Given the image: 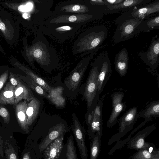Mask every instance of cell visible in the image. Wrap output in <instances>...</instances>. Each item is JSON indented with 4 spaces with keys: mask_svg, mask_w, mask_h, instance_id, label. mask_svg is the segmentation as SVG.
<instances>
[{
    "mask_svg": "<svg viewBox=\"0 0 159 159\" xmlns=\"http://www.w3.org/2000/svg\"><path fill=\"white\" fill-rule=\"evenodd\" d=\"M2 142L1 139L0 138V151H2Z\"/></svg>",
    "mask_w": 159,
    "mask_h": 159,
    "instance_id": "42",
    "label": "cell"
},
{
    "mask_svg": "<svg viewBox=\"0 0 159 159\" xmlns=\"http://www.w3.org/2000/svg\"><path fill=\"white\" fill-rule=\"evenodd\" d=\"M21 69L41 87L48 94H49L54 88L51 87L44 80L31 71L25 68L21 67Z\"/></svg>",
    "mask_w": 159,
    "mask_h": 159,
    "instance_id": "29",
    "label": "cell"
},
{
    "mask_svg": "<svg viewBox=\"0 0 159 159\" xmlns=\"http://www.w3.org/2000/svg\"><path fill=\"white\" fill-rule=\"evenodd\" d=\"M154 0H124L121 3L113 6H107L108 10L112 13H118L120 11H127L134 7L149 3Z\"/></svg>",
    "mask_w": 159,
    "mask_h": 159,
    "instance_id": "19",
    "label": "cell"
},
{
    "mask_svg": "<svg viewBox=\"0 0 159 159\" xmlns=\"http://www.w3.org/2000/svg\"><path fill=\"white\" fill-rule=\"evenodd\" d=\"M0 116L5 123L8 124L10 121V115L7 109L0 105Z\"/></svg>",
    "mask_w": 159,
    "mask_h": 159,
    "instance_id": "32",
    "label": "cell"
},
{
    "mask_svg": "<svg viewBox=\"0 0 159 159\" xmlns=\"http://www.w3.org/2000/svg\"><path fill=\"white\" fill-rule=\"evenodd\" d=\"M18 9L19 11L24 12L30 11L31 10L26 4L25 5L20 6L18 7Z\"/></svg>",
    "mask_w": 159,
    "mask_h": 159,
    "instance_id": "38",
    "label": "cell"
},
{
    "mask_svg": "<svg viewBox=\"0 0 159 159\" xmlns=\"http://www.w3.org/2000/svg\"><path fill=\"white\" fill-rule=\"evenodd\" d=\"M90 4L93 5L98 6H109V5L107 3L105 0H89Z\"/></svg>",
    "mask_w": 159,
    "mask_h": 159,
    "instance_id": "36",
    "label": "cell"
},
{
    "mask_svg": "<svg viewBox=\"0 0 159 159\" xmlns=\"http://www.w3.org/2000/svg\"><path fill=\"white\" fill-rule=\"evenodd\" d=\"M155 128L154 125H152L139 131L129 139L127 142V148L138 151L148 145L149 143L145 142V138Z\"/></svg>",
    "mask_w": 159,
    "mask_h": 159,
    "instance_id": "16",
    "label": "cell"
},
{
    "mask_svg": "<svg viewBox=\"0 0 159 159\" xmlns=\"http://www.w3.org/2000/svg\"><path fill=\"white\" fill-rule=\"evenodd\" d=\"M141 59L147 66L149 71L154 72L159 63V37L157 35L152 38L149 47L146 51L139 52Z\"/></svg>",
    "mask_w": 159,
    "mask_h": 159,
    "instance_id": "10",
    "label": "cell"
},
{
    "mask_svg": "<svg viewBox=\"0 0 159 159\" xmlns=\"http://www.w3.org/2000/svg\"><path fill=\"white\" fill-rule=\"evenodd\" d=\"M130 10L126 11L116 20L115 24L118 25L112 37L113 42L118 43L132 38L140 33L137 27L141 21L137 18L132 17Z\"/></svg>",
    "mask_w": 159,
    "mask_h": 159,
    "instance_id": "3",
    "label": "cell"
},
{
    "mask_svg": "<svg viewBox=\"0 0 159 159\" xmlns=\"http://www.w3.org/2000/svg\"><path fill=\"white\" fill-rule=\"evenodd\" d=\"M23 17L25 19H27L29 17V16L28 14L24 13L23 14Z\"/></svg>",
    "mask_w": 159,
    "mask_h": 159,
    "instance_id": "41",
    "label": "cell"
},
{
    "mask_svg": "<svg viewBox=\"0 0 159 159\" xmlns=\"http://www.w3.org/2000/svg\"><path fill=\"white\" fill-rule=\"evenodd\" d=\"M103 53L104 52H101L94 61L91 63V68L85 85L83 97L86 102L87 110H93L99 100L97 97V79Z\"/></svg>",
    "mask_w": 159,
    "mask_h": 159,
    "instance_id": "2",
    "label": "cell"
},
{
    "mask_svg": "<svg viewBox=\"0 0 159 159\" xmlns=\"http://www.w3.org/2000/svg\"><path fill=\"white\" fill-rule=\"evenodd\" d=\"M66 131L65 125L61 123L51 127L48 135L39 146L40 152L44 150L51 142L63 134Z\"/></svg>",
    "mask_w": 159,
    "mask_h": 159,
    "instance_id": "18",
    "label": "cell"
},
{
    "mask_svg": "<svg viewBox=\"0 0 159 159\" xmlns=\"http://www.w3.org/2000/svg\"><path fill=\"white\" fill-rule=\"evenodd\" d=\"M54 14H84L93 16L97 20L94 6L89 0L65 1L60 2L52 12Z\"/></svg>",
    "mask_w": 159,
    "mask_h": 159,
    "instance_id": "4",
    "label": "cell"
},
{
    "mask_svg": "<svg viewBox=\"0 0 159 159\" xmlns=\"http://www.w3.org/2000/svg\"><path fill=\"white\" fill-rule=\"evenodd\" d=\"M40 105V101L35 97L28 103L26 114L28 126L31 125L37 118L39 113Z\"/></svg>",
    "mask_w": 159,
    "mask_h": 159,
    "instance_id": "25",
    "label": "cell"
},
{
    "mask_svg": "<svg viewBox=\"0 0 159 159\" xmlns=\"http://www.w3.org/2000/svg\"><path fill=\"white\" fill-rule=\"evenodd\" d=\"M151 159H159V156H156V157H153V158H152Z\"/></svg>",
    "mask_w": 159,
    "mask_h": 159,
    "instance_id": "43",
    "label": "cell"
},
{
    "mask_svg": "<svg viewBox=\"0 0 159 159\" xmlns=\"http://www.w3.org/2000/svg\"><path fill=\"white\" fill-rule=\"evenodd\" d=\"M139 32H148L154 29L159 30V16L142 20L137 27Z\"/></svg>",
    "mask_w": 159,
    "mask_h": 159,
    "instance_id": "27",
    "label": "cell"
},
{
    "mask_svg": "<svg viewBox=\"0 0 159 159\" xmlns=\"http://www.w3.org/2000/svg\"><path fill=\"white\" fill-rule=\"evenodd\" d=\"M139 116L138 108L133 107L126 112L119 119L118 132L112 136L108 143V145L118 141L133 127Z\"/></svg>",
    "mask_w": 159,
    "mask_h": 159,
    "instance_id": "8",
    "label": "cell"
},
{
    "mask_svg": "<svg viewBox=\"0 0 159 159\" xmlns=\"http://www.w3.org/2000/svg\"><path fill=\"white\" fill-rule=\"evenodd\" d=\"M159 156V151L157 149L154 144H148L139 149L131 157V159H151Z\"/></svg>",
    "mask_w": 159,
    "mask_h": 159,
    "instance_id": "24",
    "label": "cell"
},
{
    "mask_svg": "<svg viewBox=\"0 0 159 159\" xmlns=\"http://www.w3.org/2000/svg\"><path fill=\"white\" fill-rule=\"evenodd\" d=\"M105 1L109 6H113L121 3L124 0H105Z\"/></svg>",
    "mask_w": 159,
    "mask_h": 159,
    "instance_id": "37",
    "label": "cell"
},
{
    "mask_svg": "<svg viewBox=\"0 0 159 159\" xmlns=\"http://www.w3.org/2000/svg\"><path fill=\"white\" fill-rule=\"evenodd\" d=\"M102 134L97 132L92 139L90 149V159H97L100 152Z\"/></svg>",
    "mask_w": 159,
    "mask_h": 159,
    "instance_id": "30",
    "label": "cell"
},
{
    "mask_svg": "<svg viewBox=\"0 0 159 159\" xmlns=\"http://www.w3.org/2000/svg\"><path fill=\"white\" fill-rule=\"evenodd\" d=\"M42 31L40 32L39 45L33 52V55L37 61L42 66H48L51 62V58H57L53 49L47 44L46 39L43 36Z\"/></svg>",
    "mask_w": 159,
    "mask_h": 159,
    "instance_id": "11",
    "label": "cell"
},
{
    "mask_svg": "<svg viewBox=\"0 0 159 159\" xmlns=\"http://www.w3.org/2000/svg\"><path fill=\"white\" fill-rule=\"evenodd\" d=\"M96 52L91 53L83 58L64 80V86L69 91H75L79 88L83 75L91 59Z\"/></svg>",
    "mask_w": 159,
    "mask_h": 159,
    "instance_id": "6",
    "label": "cell"
},
{
    "mask_svg": "<svg viewBox=\"0 0 159 159\" xmlns=\"http://www.w3.org/2000/svg\"><path fill=\"white\" fill-rule=\"evenodd\" d=\"M129 61L128 53L125 48L121 49L116 54L114 60L115 69L121 77L126 75Z\"/></svg>",
    "mask_w": 159,
    "mask_h": 159,
    "instance_id": "17",
    "label": "cell"
},
{
    "mask_svg": "<svg viewBox=\"0 0 159 159\" xmlns=\"http://www.w3.org/2000/svg\"><path fill=\"white\" fill-rule=\"evenodd\" d=\"M112 72L111 65L107 51L104 52L101 65L97 79V97L99 98L100 94L110 77Z\"/></svg>",
    "mask_w": 159,
    "mask_h": 159,
    "instance_id": "14",
    "label": "cell"
},
{
    "mask_svg": "<svg viewBox=\"0 0 159 159\" xmlns=\"http://www.w3.org/2000/svg\"><path fill=\"white\" fill-rule=\"evenodd\" d=\"M64 136L62 134L51 142L45 149V159H58L62 148Z\"/></svg>",
    "mask_w": 159,
    "mask_h": 159,
    "instance_id": "20",
    "label": "cell"
},
{
    "mask_svg": "<svg viewBox=\"0 0 159 159\" xmlns=\"http://www.w3.org/2000/svg\"><path fill=\"white\" fill-rule=\"evenodd\" d=\"M130 11V15L133 18L141 20L147 19L154 16L155 13H159V0H154L149 3L134 7Z\"/></svg>",
    "mask_w": 159,
    "mask_h": 159,
    "instance_id": "15",
    "label": "cell"
},
{
    "mask_svg": "<svg viewBox=\"0 0 159 159\" xmlns=\"http://www.w3.org/2000/svg\"><path fill=\"white\" fill-rule=\"evenodd\" d=\"M111 96L112 110L107 122L108 127H111L116 124L119 115L125 110L127 107L125 102L122 101L124 97V92L116 91L114 92Z\"/></svg>",
    "mask_w": 159,
    "mask_h": 159,
    "instance_id": "12",
    "label": "cell"
},
{
    "mask_svg": "<svg viewBox=\"0 0 159 159\" xmlns=\"http://www.w3.org/2000/svg\"><path fill=\"white\" fill-rule=\"evenodd\" d=\"M95 20L96 19L93 16L87 14H54L51 13L43 25L48 26L64 24L84 25Z\"/></svg>",
    "mask_w": 159,
    "mask_h": 159,
    "instance_id": "7",
    "label": "cell"
},
{
    "mask_svg": "<svg viewBox=\"0 0 159 159\" xmlns=\"http://www.w3.org/2000/svg\"><path fill=\"white\" fill-rule=\"evenodd\" d=\"M108 35L107 27L102 25L91 27L81 33L74 42V54L83 53L81 56L96 52L107 46L102 45Z\"/></svg>",
    "mask_w": 159,
    "mask_h": 159,
    "instance_id": "1",
    "label": "cell"
},
{
    "mask_svg": "<svg viewBox=\"0 0 159 159\" xmlns=\"http://www.w3.org/2000/svg\"><path fill=\"white\" fill-rule=\"evenodd\" d=\"M15 105L24 99L30 101L34 97L30 89L22 80L14 89Z\"/></svg>",
    "mask_w": 159,
    "mask_h": 159,
    "instance_id": "21",
    "label": "cell"
},
{
    "mask_svg": "<svg viewBox=\"0 0 159 159\" xmlns=\"http://www.w3.org/2000/svg\"><path fill=\"white\" fill-rule=\"evenodd\" d=\"M27 104V101L25 100L16 104L15 108L16 117L18 124L21 129L26 133L29 132L26 114Z\"/></svg>",
    "mask_w": 159,
    "mask_h": 159,
    "instance_id": "22",
    "label": "cell"
},
{
    "mask_svg": "<svg viewBox=\"0 0 159 159\" xmlns=\"http://www.w3.org/2000/svg\"><path fill=\"white\" fill-rule=\"evenodd\" d=\"M8 77V71H6L3 73L0 76V91L2 88Z\"/></svg>",
    "mask_w": 159,
    "mask_h": 159,
    "instance_id": "35",
    "label": "cell"
},
{
    "mask_svg": "<svg viewBox=\"0 0 159 159\" xmlns=\"http://www.w3.org/2000/svg\"><path fill=\"white\" fill-rule=\"evenodd\" d=\"M66 156L67 159H77L75 148L71 135L67 139Z\"/></svg>",
    "mask_w": 159,
    "mask_h": 159,
    "instance_id": "31",
    "label": "cell"
},
{
    "mask_svg": "<svg viewBox=\"0 0 159 159\" xmlns=\"http://www.w3.org/2000/svg\"><path fill=\"white\" fill-rule=\"evenodd\" d=\"M159 116V101L155 100L150 102L145 109L142 110L139 113V117L144 118L147 123L150 121L152 117Z\"/></svg>",
    "mask_w": 159,
    "mask_h": 159,
    "instance_id": "23",
    "label": "cell"
},
{
    "mask_svg": "<svg viewBox=\"0 0 159 159\" xmlns=\"http://www.w3.org/2000/svg\"><path fill=\"white\" fill-rule=\"evenodd\" d=\"M104 95L99 100L94 109L91 112H87L86 122L88 127V132L92 139L97 132L102 134L103 120L102 108Z\"/></svg>",
    "mask_w": 159,
    "mask_h": 159,
    "instance_id": "9",
    "label": "cell"
},
{
    "mask_svg": "<svg viewBox=\"0 0 159 159\" xmlns=\"http://www.w3.org/2000/svg\"><path fill=\"white\" fill-rule=\"evenodd\" d=\"M83 25L82 24H64L48 26L43 25L41 31L53 39L62 43L71 37Z\"/></svg>",
    "mask_w": 159,
    "mask_h": 159,
    "instance_id": "5",
    "label": "cell"
},
{
    "mask_svg": "<svg viewBox=\"0 0 159 159\" xmlns=\"http://www.w3.org/2000/svg\"><path fill=\"white\" fill-rule=\"evenodd\" d=\"M9 82L6 84L0 93V105H15L14 89Z\"/></svg>",
    "mask_w": 159,
    "mask_h": 159,
    "instance_id": "26",
    "label": "cell"
},
{
    "mask_svg": "<svg viewBox=\"0 0 159 159\" xmlns=\"http://www.w3.org/2000/svg\"><path fill=\"white\" fill-rule=\"evenodd\" d=\"M5 151L7 159H18L16 154L11 146H9Z\"/></svg>",
    "mask_w": 159,
    "mask_h": 159,
    "instance_id": "33",
    "label": "cell"
},
{
    "mask_svg": "<svg viewBox=\"0 0 159 159\" xmlns=\"http://www.w3.org/2000/svg\"><path fill=\"white\" fill-rule=\"evenodd\" d=\"M18 76L29 88L35 93L41 96L50 99V98L49 94L29 76L27 75L24 76L21 75H19Z\"/></svg>",
    "mask_w": 159,
    "mask_h": 159,
    "instance_id": "28",
    "label": "cell"
},
{
    "mask_svg": "<svg viewBox=\"0 0 159 159\" xmlns=\"http://www.w3.org/2000/svg\"><path fill=\"white\" fill-rule=\"evenodd\" d=\"M0 29L2 31H4L6 30L5 26L3 22H0Z\"/></svg>",
    "mask_w": 159,
    "mask_h": 159,
    "instance_id": "40",
    "label": "cell"
},
{
    "mask_svg": "<svg viewBox=\"0 0 159 159\" xmlns=\"http://www.w3.org/2000/svg\"><path fill=\"white\" fill-rule=\"evenodd\" d=\"M73 124L72 129L76 142L82 159H88L87 149L85 143V130L76 115L72 114Z\"/></svg>",
    "mask_w": 159,
    "mask_h": 159,
    "instance_id": "13",
    "label": "cell"
},
{
    "mask_svg": "<svg viewBox=\"0 0 159 159\" xmlns=\"http://www.w3.org/2000/svg\"><path fill=\"white\" fill-rule=\"evenodd\" d=\"M9 78V82L15 87H16L21 81V80L18 75H15L11 72L10 73Z\"/></svg>",
    "mask_w": 159,
    "mask_h": 159,
    "instance_id": "34",
    "label": "cell"
},
{
    "mask_svg": "<svg viewBox=\"0 0 159 159\" xmlns=\"http://www.w3.org/2000/svg\"></svg>",
    "mask_w": 159,
    "mask_h": 159,
    "instance_id": "44",
    "label": "cell"
},
{
    "mask_svg": "<svg viewBox=\"0 0 159 159\" xmlns=\"http://www.w3.org/2000/svg\"><path fill=\"white\" fill-rule=\"evenodd\" d=\"M22 159H30L29 153L27 152L25 153L23 156Z\"/></svg>",
    "mask_w": 159,
    "mask_h": 159,
    "instance_id": "39",
    "label": "cell"
}]
</instances>
